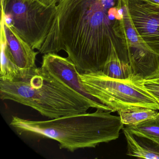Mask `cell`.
<instances>
[{"label": "cell", "instance_id": "6", "mask_svg": "<svg viewBox=\"0 0 159 159\" xmlns=\"http://www.w3.org/2000/svg\"><path fill=\"white\" fill-rule=\"evenodd\" d=\"M135 28L145 43L159 55V7L143 0H126Z\"/></svg>", "mask_w": 159, "mask_h": 159}, {"label": "cell", "instance_id": "2", "mask_svg": "<svg viewBox=\"0 0 159 159\" xmlns=\"http://www.w3.org/2000/svg\"><path fill=\"white\" fill-rule=\"evenodd\" d=\"M97 109L46 120H32L13 116L10 125L19 134H32L55 140L61 149L73 152L95 148L119 138L124 125L120 116Z\"/></svg>", "mask_w": 159, "mask_h": 159}, {"label": "cell", "instance_id": "17", "mask_svg": "<svg viewBox=\"0 0 159 159\" xmlns=\"http://www.w3.org/2000/svg\"><path fill=\"white\" fill-rule=\"evenodd\" d=\"M146 2H148L152 5L159 7V0H143Z\"/></svg>", "mask_w": 159, "mask_h": 159}, {"label": "cell", "instance_id": "8", "mask_svg": "<svg viewBox=\"0 0 159 159\" xmlns=\"http://www.w3.org/2000/svg\"><path fill=\"white\" fill-rule=\"evenodd\" d=\"M3 23L7 39V46L11 59L23 73L24 79L31 78L38 72L36 60L39 52L24 39L5 21L1 11V21Z\"/></svg>", "mask_w": 159, "mask_h": 159}, {"label": "cell", "instance_id": "12", "mask_svg": "<svg viewBox=\"0 0 159 159\" xmlns=\"http://www.w3.org/2000/svg\"><path fill=\"white\" fill-rule=\"evenodd\" d=\"M158 110L140 106H132L118 111L124 125H130L156 118Z\"/></svg>", "mask_w": 159, "mask_h": 159}, {"label": "cell", "instance_id": "9", "mask_svg": "<svg viewBox=\"0 0 159 159\" xmlns=\"http://www.w3.org/2000/svg\"><path fill=\"white\" fill-rule=\"evenodd\" d=\"M82 0H60L57 5L55 17L52 28L40 49L43 54L52 52L60 30L70 13Z\"/></svg>", "mask_w": 159, "mask_h": 159}, {"label": "cell", "instance_id": "1", "mask_svg": "<svg viewBox=\"0 0 159 159\" xmlns=\"http://www.w3.org/2000/svg\"><path fill=\"white\" fill-rule=\"evenodd\" d=\"M109 9L103 0L79 2L65 20L52 53L65 51L80 74L102 70L112 40L118 53L121 50Z\"/></svg>", "mask_w": 159, "mask_h": 159}, {"label": "cell", "instance_id": "15", "mask_svg": "<svg viewBox=\"0 0 159 159\" xmlns=\"http://www.w3.org/2000/svg\"><path fill=\"white\" fill-rule=\"evenodd\" d=\"M144 84L147 90L159 103V78L145 81Z\"/></svg>", "mask_w": 159, "mask_h": 159}, {"label": "cell", "instance_id": "13", "mask_svg": "<svg viewBox=\"0 0 159 159\" xmlns=\"http://www.w3.org/2000/svg\"><path fill=\"white\" fill-rule=\"evenodd\" d=\"M125 127L134 136L149 139L159 147V113L154 119Z\"/></svg>", "mask_w": 159, "mask_h": 159}, {"label": "cell", "instance_id": "18", "mask_svg": "<svg viewBox=\"0 0 159 159\" xmlns=\"http://www.w3.org/2000/svg\"><path fill=\"white\" fill-rule=\"evenodd\" d=\"M55 1L57 3H58V2H59V1H60V0H55Z\"/></svg>", "mask_w": 159, "mask_h": 159}, {"label": "cell", "instance_id": "10", "mask_svg": "<svg viewBox=\"0 0 159 159\" xmlns=\"http://www.w3.org/2000/svg\"><path fill=\"white\" fill-rule=\"evenodd\" d=\"M1 72L0 80L13 82L23 80V73L10 57L3 23L1 21Z\"/></svg>", "mask_w": 159, "mask_h": 159}, {"label": "cell", "instance_id": "5", "mask_svg": "<svg viewBox=\"0 0 159 159\" xmlns=\"http://www.w3.org/2000/svg\"><path fill=\"white\" fill-rule=\"evenodd\" d=\"M57 4L39 0H1L5 21L34 50L39 51L52 28Z\"/></svg>", "mask_w": 159, "mask_h": 159}, {"label": "cell", "instance_id": "14", "mask_svg": "<svg viewBox=\"0 0 159 159\" xmlns=\"http://www.w3.org/2000/svg\"><path fill=\"white\" fill-rule=\"evenodd\" d=\"M122 130L127 142V155L144 159H159V150L140 144L126 127Z\"/></svg>", "mask_w": 159, "mask_h": 159}, {"label": "cell", "instance_id": "16", "mask_svg": "<svg viewBox=\"0 0 159 159\" xmlns=\"http://www.w3.org/2000/svg\"><path fill=\"white\" fill-rule=\"evenodd\" d=\"M39 1L46 5H51L52 4H57L55 0H39Z\"/></svg>", "mask_w": 159, "mask_h": 159}, {"label": "cell", "instance_id": "3", "mask_svg": "<svg viewBox=\"0 0 159 159\" xmlns=\"http://www.w3.org/2000/svg\"><path fill=\"white\" fill-rule=\"evenodd\" d=\"M0 98L30 107L50 119L84 113L90 108L97 109L89 99L39 68L25 80H0Z\"/></svg>", "mask_w": 159, "mask_h": 159}, {"label": "cell", "instance_id": "4", "mask_svg": "<svg viewBox=\"0 0 159 159\" xmlns=\"http://www.w3.org/2000/svg\"><path fill=\"white\" fill-rule=\"evenodd\" d=\"M87 93L112 112L132 106L146 107L159 111V103L145 87V81L134 75L126 80L113 79L102 70L80 74Z\"/></svg>", "mask_w": 159, "mask_h": 159}, {"label": "cell", "instance_id": "7", "mask_svg": "<svg viewBox=\"0 0 159 159\" xmlns=\"http://www.w3.org/2000/svg\"><path fill=\"white\" fill-rule=\"evenodd\" d=\"M41 71L66 84L96 106L97 109L106 111V108L89 95L83 86L80 73L75 64L67 57H64L55 53L43 55Z\"/></svg>", "mask_w": 159, "mask_h": 159}, {"label": "cell", "instance_id": "11", "mask_svg": "<svg viewBox=\"0 0 159 159\" xmlns=\"http://www.w3.org/2000/svg\"><path fill=\"white\" fill-rule=\"evenodd\" d=\"M102 71L108 77L119 80H126L134 75L130 65L119 57L114 41L111 42V49Z\"/></svg>", "mask_w": 159, "mask_h": 159}]
</instances>
